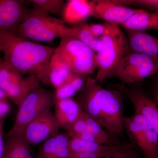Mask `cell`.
Listing matches in <instances>:
<instances>
[{
  "label": "cell",
  "mask_w": 158,
  "mask_h": 158,
  "mask_svg": "<svg viewBox=\"0 0 158 158\" xmlns=\"http://www.w3.org/2000/svg\"><path fill=\"white\" fill-rule=\"evenodd\" d=\"M55 50L0 29V52L4 60L21 75L36 76L44 85L50 84V63Z\"/></svg>",
  "instance_id": "6da1fadb"
},
{
  "label": "cell",
  "mask_w": 158,
  "mask_h": 158,
  "mask_svg": "<svg viewBox=\"0 0 158 158\" xmlns=\"http://www.w3.org/2000/svg\"><path fill=\"white\" fill-rule=\"evenodd\" d=\"M78 95L83 112L110 132L120 134L124 129L121 93L105 89L88 77Z\"/></svg>",
  "instance_id": "7a4b0ae2"
},
{
  "label": "cell",
  "mask_w": 158,
  "mask_h": 158,
  "mask_svg": "<svg viewBox=\"0 0 158 158\" xmlns=\"http://www.w3.org/2000/svg\"><path fill=\"white\" fill-rule=\"evenodd\" d=\"M106 30L100 37L101 48L97 52L98 72L95 79L102 82L115 76L118 65L131 51L127 36L117 24L106 22Z\"/></svg>",
  "instance_id": "3957f363"
},
{
  "label": "cell",
  "mask_w": 158,
  "mask_h": 158,
  "mask_svg": "<svg viewBox=\"0 0 158 158\" xmlns=\"http://www.w3.org/2000/svg\"><path fill=\"white\" fill-rule=\"evenodd\" d=\"M71 27L34 6L25 20L18 27L15 35L26 39L49 42L58 37L70 36Z\"/></svg>",
  "instance_id": "277c9868"
},
{
  "label": "cell",
  "mask_w": 158,
  "mask_h": 158,
  "mask_svg": "<svg viewBox=\"0 0 158 158\" xmlns=\"http://www.w3.org/2000/svg\"><path fill=\"white\" fill-rule=\"evenodd\" d=\"M54 53L73 73L88 76L97 68L96 54L88 45L70 36L60 38Z\"/></svg>",
  "instance_id": "5b68a950"
},
{
  "label": "cell",
  "mask_w": 158,
  "mask_h": 158,
  "mask_svg": "<svg viewBox=\"0 0 158 158\" xmlns=\"http://www.w3.org/2000/svg\"><path fill=\"white\" fill-rule=\"evenodd\" d=\"M55 104L54 93L40 87L29 94L19 106L18 112L12 127L6 137L22 136L28 125L46 110Z\"/></svg>",
  "instance_id": "8992f818"
},
{
  "label": "cell",
  "mask_w": 158,
  "mask_h": 158,
  "mask_svg": "<svg viewBox=\"0 0 158 158\" xmlns=\"http://www.w3.org/2000/svg\"><path fill=\"white\" fill-rule=\"evenodd\" d=\"M40 81L34 76L23 78L0 56V89L19 106L29 93L39 87Z\"/></svg>",
  "instance_id": "52a82bcc"
},
{
  "label": "cell",
  "mask_w": 158,
  "mask_h": 158,
  "mask_svg": "<svg viewBox=\"0 0 158 158\" xmlns=\"http://www.w3.org/2000/svg\"><path fill=\"white\" fill-rule=\"evenodd\" d=\"M123 121L131 140L144 152L143 158H158V135L146 118L135 113Z\"/></svg>",
  "instance_id": "ba28073f"
},
{
  "label": "cell",
  "mask_w": 158,
  "mask_h": 158,
  "mask_svg": "<svg viewBox=\"0 0 158 158\" xmlns=\"http://www.w3.org/2000/svg\"><path fill=\"white\" fill-rule=\"evenodd\" d=\"M158 73V64L153 59L131 50L120 62L114 77L123 84H128L141 81Z\"/></svg>",
  "instance_id": "9c48e42d"
},
{
  "label": "cell",
  "mask_w": 158,
  "mask_h": 158,
  "mask_svg": "<svg viewBox=\"0 0 158 158\" xmlns=\"http://www.w3.org/2000/svg\"><path fill=\"white\" fill-rule=\"evenodd\" d=\"M60 128L54 113L49 109L27 126L22 137L29 146L35 145L56 135Z\"/></svg>",
  "instance_id": "30bf717a"
},
{
  "label": "cell",
  "mask_w": 158,
  "mask_h": 158,
  "mask_svg": "<svg viewBox=\"0 0 158 158\" xmlns=\"http://www.w3.org/2000/svg\"><path fill=\"white\" fill-rule=\"evenodd\" d=\"M28 1L0 0V29L15 35L19 26L31 12Z\"/></svg>",
  "instance_id": "8fae6325"
},
{
  "label": "cell",
  "mask_w": 158,
  "mask_h": 158,
  "mask_svg": "<svg viewBox=\"0 0 158 158\" xmlns=\"http://www.w3.org/2000/svg\"><path fill=\"white\" fill-rule=\"evenodd\" d=\"M89 3L91 16L118 25L126 22L139 9L118 5L115 0H92Z\"/></svg>",
  "instance_id": "7c38bea8"
},
{
  "label": "cell",
  "mask_w": 158,
  "mask_h": 158,
  "mask_svg": "<svg viewBox=\"0 0 158 158\" xmlns=\"http://www.w3.org/2000/svg\"><path fill=\"white\" fill-rule=\"evenodd\" d=\"M122 90L132 103L135 112L144 116L158 135V107L156 103L139 89H128L122 86Z\"/></svg>",
  "instance_id": "4fadbf2b"
},
{
  "label": "cell",
  "mask_w": 158,
  "mask_h": 158,
  "mask_svg": "<svg viewBox=\"0 0 158 158\" xmlns=\"http://www.w3.org/2000/svg\"><path fill=\"white\" fill-rule=\"evenodd\" d=\"M70 139L68 134L58 133L40 145L36 158H69Z\"/></svg>",
  "instance_id": "5bb4252c"
},
{
  "label": "cell",
  "mask_w": 158,
  "mask_h": 158,
  "mask_svg": "<svg viewBox=\"0 0 158 158\" xmlns=\"http://www.w3.org/2000/svg\"><path fill=\"white\" fill-rule=\"evenodd\" d=\"M126 31L131 50L146 55L158 64V38L145 32Z\"/></svg>",
  "instance_id": "9a60e30c"
},
{
  "label": "cell",
  "mask_w": 158,
  "mask_h": 158,
  "mask_svg": "<svg viewBox=\"0 0 158 158\" xmlns=\"http://www.w3.org/2000/svg\"><path fill=\"white\" fill-rule=\"evenodd\" d=\"M83 113L81 106L72 98L55 102V116L61 128L68 131Z\"/></svg>",
  "instance_id": "2e32d148"
},
{
  "label": "cell",
  "mask_w": 158,
  "mask_h": 158,
  "mask_svg": "<svg viewBox=\"0 0 158 158\" xmlns=\"http://www.w3.org/2000/svg\"><path fill=\"white\" fill-rule=\"evenodd\" d=\"M91 16L89 1L69 0L65 3L62 14V20L65 23L76 25Z\"/></svg>",
  "instance_id": "e0dca14e"
},
{
  "label": "cell",
  "mask_w": 158,
  "mask_h": 158,
  "mask_svg": "<svg viewBox=\"0 0 158 158\" xmlns=\"http://www.w3.org/2000/svg\"><path fill=\"white\" fill-rule=\"evenodd\" d=\"M126 30L145 32L158 31V11L149 12L138 9L126 22L121 25Z\"/></svg>",
  "instance_id": "ac0fdd59"
},
{
  "label": "cell",
  "mask_w": 158,
  "mask_h": 158,
  "mask_svg": "<svg viewBox=\"0 0 158 158\" xmlns=\"http://www.w3.org/2000/svg\"><path fill=\"white\" fill-rule=\"evenodd\" d=\"M87 77V76L73 73L67 81L56 88L54 93L55 102L71 98L81 90Z\"/></svg>",
  "instance_id": "d6986e66"
},
{
  "label": "cell",
  "mask_w": 158,
  "mask_h": 158,
  "mask_svg": "<svg viewBox=\"0 0 158 158\" xmlns=\"http://www.w3.org/2000/svg\"><path fill=\"white\" fill-rule=\"evenodd\" d=\"M124 144L107 145L82 140L77 137H71L69 147L71 152H100L110 153L119 149Z\"/></svg>",
  "instance_id": "ffe728a7"
},
{
  "label": "cell",
  "mask_w": 158,
  "mask_h": 158,
  "mask_svg": "<svg viewBox=\"0 0 158 158\" xmlns=\"http://www.w3.org/2000/svg\"><path fill=\"white\" fill-rule=\"evenodd\" d=\"M3 158H34L22 136L6 137Z\"/></svg>",
  "instance_id": "44dd1931"
},
{
  "label": "cell",
  "mask_w": 158,
  "mask_h": 158,
  "mask_svg": "<svg viewBox=\"0 0 158 158\" xmlns=\"http://www.w3.org/2000/svg\"><path fill=\"white\" fill-rule=\"evenodd\" d=\"M73 73L69 67L54 52L50 63V84L56 89L67 81Z\"/></svg>",
  "instance_id": "7402d4cb"
},
{
  "label": "cell",
  "mask_w": 158,
  "mask_h": 158,
  "mask_svg": "<svg viewBox=\"0 0 158 158\" xmlns=\"http://www.w3.org/2000/svg\"><path fill=\"white\" fill-rule=\"evenodd\" d=\"M70 37L79 40L94 52H97L101 48L100 40L92 35L88 24L82 23L71 27Z\"/></svg>",
  "instance_id": "603a6c76"
},
{
  "label": "cell",
  "mask_w": 158,
  "mask_h": 158,
  "mask_svg": "<svg viewBox=\"0 0 158 158\" xmlns=\"http://www.w3.org/2000/svg\"><path fill=\"white\" fill-rule=\"evenodd\" d=\"M33 3L44 11L49 13L62 17L65 3L62 0H30Z\"/></svg>",
  "instance_id": "cb8c5ba5"
},
{
  "label": "cell",
  "mask_w": 158,
  "mask_h": 158,
  "mask_svg": "<svg viewBox=\"0 0 158 158\" xmlns=\"http://www.w3.org/2000/svg\"><path fill=\"white\" fill-rule=\"evenodd\" d=\"M84 117L87 123L88 131L96 136L102 144L110 145L109 144L110 141L109 134L102 129V127L96 121L90 118L85 113Z\"/></svg>",
  "instance_id": "d4e9b609"
},
{
  "label": "cell",
  "mask_w": 158,
  "mask_h": 158,
  "mask_svg": "<svg viewBox=\"0 0 158 158\" xmlns=\"http://www.w3.org/2000/svg\"><path fill=\"white\" fill-rule=\"evenodd\" d=\"M103 158H144L139 156L131 144H124L121 148L105 156Z\"/></svg>",
  "instance_id": "484cf974"
},
{
  "label": "cell",
  "mask_w": 158,
  "mask_h": 158,
  "mask_svg": "<svg viewBox=\"0 0 158 158\" xmlns=\"http://www.w3.org/2000/svg\"><path fill=\"white\" fill-rule=\"evenodd\" d=\"M118 5L127 7V6H140L154 11H158V0H115Z\"/></svg>",
  "instance_id": "4316f807"
},
{
  "label": "cell",
  "mask_w": 158,
  "mask_h": 158,
  "mask_svg": "<svg viewBox=\"0 0 158 158\" xmlns=\"http://www.w3.org/2000/svg\"><path fill=\"white\" fill-rule=\"evenodd\" d=\"M87 131L88 128L83 112L81 116L72 125L69 129L67 131H68L67 134L70 138H71Z\"/></svg>",
  "instance_id": "83f0119b"
},
{
  "label": "cell",
  "mask_w": 158,
  "mask_h": 158,
  "mask_svg": "<svg viewBox=\"0 0 158 158\" xmlns=\"http://www.w3.org/2000/svg\"><path fill=\"white\" fill-rule=\"evenodd\" d=\"M110 153L100 152H71L69 158H103L105 156L107 155Z\"/></svg>",
  "instance_id": "f1b7e54d"
},
{
  "label": "cell",
  "mask_w": 158,
  "mask_h": 158,
  "mask_svg": "<svg viewBox=\"0 0 158 158\" xmlns=\"http://www.w3.org/2000/svg\"><path fill=\"white\" fill-rule=\"evenodd\" d=\"M8 98L0 99V120L6 119L11 111V105Z\"/></svg>",
  "instance_id": "f546056e"
},
{
  "label": "cell",
  "mask_w": 158,
  "mask_h": 158,
  "mask_svg": "<svg viewBox=\"0 0 158 158\" xmlns=\"http://www.w3.org/2000/svg\"><path fill=\"white\" fill-rule=\"evenodd\" d=\"M89 28L94 37L99 38L104 34L106 27L104 24L93 23L89 24Z\"/></svg>",
  "instance_id": "4dcf8cb0"
},
{
  "label": "cell",
  "mask_w": 158,
  "mask_h": 158,
  "mask_svg": "<svg viewBox=\"0 0 158 158\" xmlns=\"http://www.w3.org/2000/svg\"><path fill=\"white\" fill-rule=\"evenodd\" d=\"M74 137L80 138L82 140H85V141L95 142V143H98V144H102L96 136L94 135L92 133L88 131L79 134L77 135L74 136Z\"/></svg>",
  "instance_id": "1f68e13d"
},
{
  "label": "cell",
  "mask_w": 158,
  "mask_h": 158,
  "mask_svg": "<svg viewBox=\"0 0 158 158\" xmlns=\"http://www.w3.org/2000/svg\"><path fill=\"white\" fill-rule=\"evenodd\" d=\"M5 119L0 120V158H3L5 144L3 140V127Z\"/></svg>",
  "instance_id": "d6a6232c"
},
{
  "label": "cell",
  "mask_w": 158,
  "mask_h": 158,
  "mask_svg": "<svg viewBox=\"0 0 158 158\" xmlns=\"http://www.w3.org/2000/svg\"><path fill=\"white\" fill-rule=\"evenodd\" d=\"M4 98H8V97L6 94L0 89V99Z\"/></svg>",
  "instance_id": "836d02e7"
},
{
  "label": "cell",
  "mask_w": 158,
  "mask_h": 158,
  "mask_svg": "<svg viewBox=\"0 0 158 158\" xmlns=\"http://www.w3.org/2000/svg\"><path fill=\"white\" fill-rule=\"evenodd\" d=\"M156 100L158 104V86L157 85V90L156 94Z\"/></svg>",
  "instance_id": "e575fe53"
},
{
  "label": "cell",
  "mask_w": 158,
  "mask_h": 158,
  "mask_svg": "<svg viewBox=\"0 0 158 158\" xmlns=\"http://www.w3.org/2000/svg\"></svg>",
  "instance_id": "d590c367"
},
{
  "label": "cell",
  "mask_w": 158,
  "mask_h": 158,
  "mask_svg": "<svg viewBox=\"0 0 158 158\" xmlns=\"http://www.w3.org/2000/svg\"><path fill=\"white\" fill-rule=\"evenodd\" d=\"M0 53H1V52H0Z\"/></svg>",
  "instance_id": "8d00e7d4"
}]
</instances>
